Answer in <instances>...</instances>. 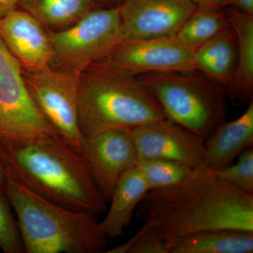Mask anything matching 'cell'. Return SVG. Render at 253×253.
Masks as SVG:
<instances>
[{"label":"cell","mask_w":253,"mask_h":253,"mask_svg":"<svg viewBox=\"0 0 253 253\" xmlns=\"http://www.w3.org/2000/svg\"><path fill=\"white\" fill-rule=\"evenodd\" d=\"M118 6L125 39L176 36L196 9L191 0H124Z\"/></svg>","instance_id":"12"},{"label":"cell","mask_w":253,"mask_h":253,"mask_svg":"<svg viewBox=\"0 0 253 253\" xmlns=\"http://www.w3.org/2000/svg\"><path fill=\"white\" fill-rule=\"evenodd\" d=\"M196 7L224 9L229 6V0H191Z\"/></svg>","instance_id":"25"},{"label":"cell","mask_w":253,"mask_h":253,"mask_svg":"<svg viewBox=\"0 0 253 253\" xmlns=\"http://www.w3.org/2000/svg\"><path fill=\"white\" fill-rule=\"evenodd\" d=\"M21 0H0V17L17 9Z\"/></svg>","instance_id":"27"},{"label":"cell","mask_w":253,"mask_h":253,"mask_svg":"<svg viewBox=\"0 0 253 253\" xmlns=\"http://www.w3.org/2000/svg\"><path fill=\"white\" fill-rule=\"evenodd\" d=\"M237 39L229 26L195 50L197 71L226 89L235 71Z\"/></svg>","instance_id":"17"},{"label":"cell","mask_w":253,"mask_h":253,"mask_svg":"<svg viewBox=\"0 0 253 253\" xmlns=\"http://www.w3.org/2000/svg\"><path fill=\"white\" fill-rule=\"evenodd\" d=\"M204 167L217 172L253 145V101L239 118L221 122L204 139Z\"/></svg>","instance_id":"14"},{"label":"cell","mask_w":253,"mask_h":253,"mask_svg":"<svg viewBox=\"0 0 253 253\" xmlns=\"http://www.w3.org/2000/svg\"><path fill=\"white\" fill-rule=\"evenodd\" d=\"M221 181L253 194V146L247 148L238 156V161L216 172Z\"/></svg>","instance_id":"24"},{"label":"cell","mask_w":253,"mask_h":253,"mask_svg":"<svg viewBox=\"0 0 253 253\" xmlns=\"http://www.w3.org/2000/svg\"><path fill=\"white\" fill-rule=\"evenodd\" d=\"M135 215L168 243L215 229L253 232V194L203 167L178 185L149 191Z\"/></svg>","instance_id":"1"},{"label":"cell","mask_w":253,"mask_h":253,"mask_svg":"<svg viewBox=\"0 0 253 253\" xmlns=\"http://www.w3.org/2000/svg\"><path fill=\"white\" fill-rule=\"evenodd\" d=\"M229 6L253 15V0H229Z\"/></svg>","instance_id":"26"},{"label":"cell","mask_w":253,"mask_h":253,"mask_svg":"<svg viewBox=\"0 0 253 253\" xmlns=\"http://www.w3.org/2000/svg\"><path fill=\"white\" fill-rule=\"evenodd\" d=\"M225 12L237 39L235 71L226 86L232 104L242 106L253 101V15L227 6Z\"/></svg>","instance_id":"15"},{"label":"cell","mask_w":253,"mask_h":253,"mask_svg":"<svg viewBox=\"0 0 253 253\" xmlns=\"http://www.w3.org/2000/svg\"><path fill=\"white\" fill-rule=\"evenodd\" d=\"M230 26L224 9L196 7L176 33L179 41L190 49L220 34Z\"/></svg>","instance_id":"20"},{"label":"cell","mask_w":253,"mask_h":253,"mask_svg":"<svg viewBox=\"0 0 253 253\" xmlns=\"http://www.w3.org/2000/svg\"><path fill=\"white\" fill-rule=\"evenodd\" d=\"M8 177L4 163L0 156V193H6Z\"/></svg>","instance_id":"28"},{"label":"cell","mask_w":253,"mask_h":253,"mask_svg":"<svg viewBox=\"0 0 253 253\" xmlns=\"http://www.w3.org/2000/svg\"><path fill=\"white\" fill-rule=\"evenodd\" d=\"M102 61L136 77L197 71L195 51L176 36L123 40Z\"/></svg>","instance_id":"9"},{"label":"cell","mask_w":253,"mask_h":253,"mask_svg":"<svg viewBox=\"0 0 253 253\" xmlns=\"http://www.w3.org/2000/svg\"><path fill=\"white\" fill-rule=\"evenodd\" d=\"M105 253H169V243L154 228L144 224L130 239Z\"/></svg>","instance_id":"22"},{"label":"cell","mask_w":253,"mask_h":253,"mask_svg":"<svg viewBox=\"0 0 253 253\" xmlns=\"http://www.w3.org/2000/svg\"><path fill=\"white\" fill-rule=\"evenodd\" d=\"M168 118L136 76L101 61L80 75L78 123L83 138L113 129L131 130Z\"/></svg>","instance_id":"4"},{"label":"cell","mask_w":253,"mask_h":253,"mask_svg":"<svg viewBox=\"0 0 253 253\" xmlns=\"http://www.w3.org/2000/svg\"><path fill=\"white\" fill-rule=\"evenodd\" d=\"M253 232L215 229L169 243V253H253Z\"/></svg>","instance_id":"18"},{"label":"cell","mask_w":253,"mask_h":253,"mask_svg":"<svg viewBox=\"0 0 253 253\" xmlns=\"http://www.w3.org/2000/svg\"><path fill=\"white\" fill-rule=\"evenodd\" d=\"M139 161L160 158L197 169L204 167V139L168 118L131 130Z\"/></svg>","instance_id":"11"},{"label":"cell","mask_w":253,"mask_h":253,"mask_svg":"<svg viewBox=\"0 0 253 253\" xmlns=\"http://www.w3.org/2000/svg\"><path fill=\"white\" fill-rule=\"evenodd\" d=\"M48 33L49 66L78 75L106 59L125 40L118 6H100L70 27Z\"/></svg>","instance_id":"6"},{"label":"cell","mask_w":253,"mask_h":253,"mask_svg":"<svg viewBox=\"0 0 253 253\" xmlns=\"http://www.w3.org/2000/svg\"><path fill=\"white\" fill-rule=\"evenodd\" d=\"M6 193L17 217L24 253H99L107 247L98 214L55 204L10 176Z\"/></svg>","instance_id":"3"},{"label":"cell","mask_w":253,"mask_h":253,"mask_svg":"<svg viewBox=\"0 0 253 253\" xmlns=\"http://www.w3.org/2000/svg\"><path fill=\"white\" fill-rule=\"evenodd\" d=\"M149 189L137 166L121 178L110 200L107 214L100 222L106 237L116 239L123 235L130 224L136 210Z\"/></svg>","instance_id":"16"},{"label":"cell","mask_w":253,"mask_h":253,"mask_svg":"<svg viewBox=\"0 0 253 253\" xmlns=\"http://www.w3.org/2000/svg\"><path fill=\"white\" fill-rule=\"evenodd\" d=\"M168 119L206 139L226 113V91L199 71L136 76Z\"/></svg>","instance_id":"5"},{"label":"cell","mask_w":253,"mask_h":253,"mask_svg":"<svg viewBox=\"0 0 253 253\" xmlns=\"http://www.w3.org/2000/svg\"><path fill=\"white\" fill-rule=\"evenodd\" d=\"M100 6L94 0H21L18 8L31 14L47 31H59Z\"/></svg>","instance_id":"19"},{"label":"cell","mask_w":253,"mask_h":253,"mask_svg":"<svg viewBox=\"0 0 253 253\" xmlns=\"http://www.w3.org/2000/svg\"><path fill=\"white\" fill-rule=\"evenodd\" d=\"M81 154L107 203L121 178L139 162L131 130L126 129H108L84 137Z\"/></svg>","instance_id":"10"},{"label":"cell","mask_w":253,"mask_h":253,"mask_svg":"<svg viewBox=\"0 0 253 253\" xmlns=\"http://www.w3.org/2000/svg\"><path fill=\"white\" fill-rule=\"evenodd\" d=\"M0 156L8 176L44 199L75 211H107L83 156L59 134L26 142L0 141Z\"/></svg>","instance_id":"2"},{"label":"cell","mask_w":253,"mask_h":253,"mask_svg":"<svg viewBox=\"0 0 253 253\" xmlns=\"http://www.w3.org/2000/svg\"><path fill=\"white\" fill-rule=\"evenodd\" d=\"M94 1H96L100 6H104V7L115 6L113 0H94Z\"/></svg>","instance_id":"29"},{"label":"cell","mask_w":253,"mask_h":253,"mask_svg":"<svg viewBox=\"0 0 253 253\" xmlns=\"http://www.w3.org/2000/svg\"><path fill=\"white\" fill-rule=\"evenodd\" d=\"M0 249L4 253H24L17 219L6 193H0Z\"/></svg>","instance_id":"23"},{"label":"cell","mask_w":253,"mask_h":253,"mask_svg":"<svg viewBox=\"0 0 253 253\" xmlns=\"http://www.w3.org/2000/svg\"><path fill=\"white\" fill-rule=\"evenodd\" d=\"M57 134L32 99L21 65L0 39V141L26 142Z\"/></svg>","instance_id":"7"},{"label":"cell","mask_w":253,"mask_h":253,"mask_svg":"<svg viewBox=\"0 0 253 253\" xmlns=\"http://www.w3.org/2000/svg\"><path fill=\"white\" fill-rule=\"evenodd\" d=\"M0 39L23 70L49 66L51 45L49 33L24 10L17 8L0 17Z\"/></svg>","instance_id":"13"},{"label":"cell","mask_w":253,"mask_h":253,"mask_svg":"<svg viewBox=\"0 0 253 253\" xmlns=\"http://www.w3.org/2000/svg\"><path fill=\"white\" fill-rule=\"evenodd\" d=\"M23 71L35 104L59 135L81 154L84 138L78 123L80 75L50 66Z\"/></svg>","instance_id":"8"},{"label":"cell","mask_w":253,"mask_h":253,"mask_svg":"<svg viewBox=\"0 0 253 253\" xmlns=\"http://www.w3.org/2000/svg\"><path fill=\"white\" fill-rule=\"evenodd\" d=\"M123 1L124 0H113V2L115 6H119Z\"/></svg>","instance_id":"30"},{"label":"cell","mask_w":253,"mask_h":253,"mask_svg":"<svg viewBox=\"0 0 253 253\" xmlns=\"http://www.w3.org/2000/svg\"><path fill=\"white\" fill-rule=\"evenodd\" d=\"M137 167L149 191L178 185L196 169L182 163L160 158L140 160Z\"/></svg>","instance_id":"21"}]
</instances>
